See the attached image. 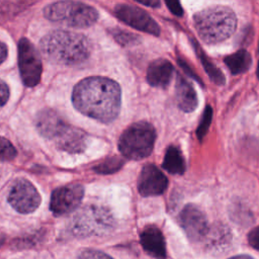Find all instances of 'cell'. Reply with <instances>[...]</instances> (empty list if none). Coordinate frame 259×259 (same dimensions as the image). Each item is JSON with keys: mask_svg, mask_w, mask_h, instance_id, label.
Instances as JSON below:
<instances>
[{"mask_svg": "<svg viewBox=\"0 0 259 259\" xmlns=\"http://www.w3.org/2000/svg\"><path fill=\"white\" fill-rule=\"evenodd\" d=\"M118 84L106 77L94 76L80 81L72 93V101L81 113L101 122L113 121L120 109Z\"/></svg>", "mask_w": 259, "mask_h": 259, "instance_id": "1", "label": "cell"}, {"mask_svg": "<svg viewBox=\"0 0 259 259\" xmlns=\"http://www.w3.org/2000/svg\"><path fill=\"white\" fill-rule=\"evenodd\" d=\"M39 48L49 61L67 66L83 63L91 53V44L85 35L67 30L48 33L41 38Z\"/></svg>", "mask_w": 259, "mask_h": 259, "instance_id": "2", "label": "cell"}, {"mask_svg": "<svg viewBox=\"0 0 259 259\" xmlns=\"http://www.w3.org/2000/svg\"><path fill=\"white\" fill-rule=\"evenodd\" d=\"M193 22L199 37L204 42L213 45L229 38L235 32L237 16L230 7L214 5L196 12Z\"/></svg>", "mask_w": 259, "mask_h": 259, "instance_id": "3", "label": "cell"}, {"mask_svg": "<svg viewBox=\"0 0 259 259\" xmlns=\"http://www.w3.org/2000/svg\"><path fill=\"white\" fill-rule=\"evenodd\" d=\"M114 218L103 205L88 204L75 213L69 223V232L75 237L102 236L113 230Z\"/></svg>", "mask_w": 259, "mask_h": 259, "instance_id": "4", "label": "cell"}, {"mask_svg": "<svg viewBox=\"0 0 259 259\" xmlns=\"http://www.w3.org/2000/svg\"><path fill=\"white\" fill-rule=\"evenodd\" d=\"M45 16L52 20L76 28L91 26L98 19L97 10L85 3L76 1H58L44 8Z\"/></svg>", "mask_w": 259, "mask_h": 259, "instance_id": "5", "label": "cell"}, {"mask_svg": "<svg viewBox=\"0 0 259 259\" xmlns=\"http://www.w3.org/2000/svg\"><path fill=\"white\" fill-rule=\"evenodd\" d=\"M156 131L147 121L131 124L118 140L119 152L130 160H142L148 157L154 148Z\"/></svg>", "mask_w": 259, "mask_h": 259, "instance_id": "6", "label": "cell"}, {"mask_svg": "<svg viewBox=\"0 0 259 259\" xmlns=\"http://www.w3.org/2000/svg\"><path fill=\"white\" fill-rule=\"evenodd\" d=\"M18 66L25 86L33 87L39 83L42 71L41 61L34 46L25 37L18 42Z\"/></svg>", "mask_w": 259, "mask_h": 259, "instance_id": "7", "label": "cell"}, {"mask_svg": "<svg viewBox=\"0 0 259 259\" xmlns=\"http://www.w3.org/2000/svg\"><path fill=\"white\" fill-rule=\"evenodd\" d=\"M7 198L11 206L20 213L34 211L41 200L33 184L24 178H18L12 183Z\"/></svg>", "mask_w": 259, "mask_h": 259, "instance_id": "8", "label": "cell"}, {"mask_svg": "<svg viewBox=\"0 0 259 259\" xmlns=\"http://www.w3.org/2000/svg\"><path fill=\"white\" fill-rule=\"evenodd\" d=\"M115 16L125 24L153 35L160 34V26L144 9L128 4H118L114 8Z\"/></svg>", "mask_w": 259, "mask_h": 259, "instance_id": "9", "label": "cell"}, {"mask_svg": "<svg viewBox=\"0 0 259 259\" xmlns=\"http://www.w3.org/2000/svg\"><path fill=\"white\" fill-rule=\"evenodd\" d=\"M84 195L81 184L73 183L56 188L51 197L50 208L55 215H64L72 212L80 204Z\"/></svg>", "mask_w": 259, "mask_h": 259, "instance_id": "10", "label": "cell"}, {"mask_svg": "<svg viewBox=\"0 0 259 259\" xmlns=\"http://www.w3.org/2000/svg\"><path fill=\"white\" fill-rule=\"evenodd\" d=\"M178 221L190 241H200L208 233V223L204 212L192 203L186 204L182 208Z\"/></svg>", "mask_w": 259, "mask_h": 259, "instance_id": "11", "label": "cell"}, {"mask_svg": "<svg viewBox=\"0 0 259 259\" xmlns=\"http://www.w3.org/2000/svg\"><path fill=\"white\" fill-rule=\"evenodd\" d=\"M168 179L155 165H145L138 178V190L143 196L161 195L167 189Z\"/></svg>", "mask_w": 259, "mask_h": 259, "instance_id": "12", "label": "cell"}, {"mask_svg": "<svg viewBox=\"0 0 259 259\" xmlns=\"http://www.w3.org/2000/svg\"><path fill=\"white\" fill-rule=\"evenodd\" d=\"M68 123L53 109H42L35 117V126L38 133L49 140H56Z\"/></svg>", "mask_w": 259, "mask_h": 259, "instance_id": "13", "label": "cell"}, {"mask_svg": "<svg viewBox=\"0 0 259 259\" xmlns=\"http://www.w3.org/2000/svg\"><path fill=\"white\" fill-rule=\"evenodd\" d=\"M87 134L80 128L68 124L55 140L59 149L71 153H82L87 145Z\"/></svg>", "mask_w": 259, "mask_h": 259, "instance_id": "14", "label": "cell"}, {"mask_svg": "<svg viewBox=\"0 0 259 259\" xmlns=\"http://www.w3.org/2000/svg\"><path fill=\"white\" fill-rule=\"evenodd\" d=\"M143 249L156 259H166V243L164 236L156 226L146 227L140 236Z\"/></svg>", "mask_w": 259, "mask_h": 259, "instance_id": "15", "label": "cell"}, {"mask_svg": "<svg viewBox=\"0 0 259 259\" xmlns=\"http://www.w3.org/2000/svg\"><path fill=\"white\" fill-rule=\"evenodd\" d=\"M175 96L178 107L184 112H192L198 104L197 94L192 84L187 81L180 73L176 75Z\"/></svg>", "mask_w": 259, "mask_h": 259, "instance_id": "16", "label": "cell"}, {"mask_svg": "<svg viewBox=\"0 0 259 259\" xmlns=\"http://www.w3.org/2000/svg\"><path fill=\"white\" fill-rule=\"evenodd\" d=\"M174 72L173 65L166 59H157L153 61L147 70V81L153 87L166 88Z\"/></svg>", "mask_w": 259, "mask_h": 259, "instance_id": "17", "label": "cell"}, {"mask_svg": "<svg viewBox=\"0 0 259 259\" xmlns=\"http://www.w3.org/2000/svg\"><path fill=\"white\" fill-rule=\"evenodd\" d=\"M190 42L210 81L219 86L224 85L226 83V78L223 72L212 63V61L208 58V56L205 54V52L201 49L199 44L194 38H190Z\"/></svg>", "mask_w": 259, "mask_h": 259, "instance_id": "18", "label": "cell"}, {"mask_svg": "<svg viewBox=\"0 0 259 259\" xmlns=\"http://www.w3.org/2000/svg\"><path fill=\"white\" fill-rule=\"evenodd\" d=\"M163 169L173 175H182L186 170L185 160L179 147L171 145L167 148L162 163Z\"/></svg>", "mask_w": 259, "mask_h": 259, "instance_id": "19", "label": "cell"}, {"mask_svg": "<svg viewBox=\"0 0 259 259\" xmlns=\"http://www.w3.org/2000/svg\"><path fill=\"white\" fill-rule=\"evenodd\" d=\"M224 63L227 65L232 75H239L247 72L252 65V57L245 49L228 55L224 58Z\"/></svg>", "mask_w": 259, "mask_h": 259, "instance_id": "20", "label": "cell"}, {"mask_svg": "<svg viewBox=\"0 0 259 259\" xmlns=\"http://www.w3.org/2000/svg\"><path fill=\"white\" fill-rule=\"evenodd\" d=\"M123 165V160L119 157H110L94 167V171L100 174H110L116 172Z\"/></svg>", "mask_w": 259, "mask_h": 259, "instance_id": "21", "label": "cell"}, {"mask_svg": "<svg viewBox=\"0 0 259 259\" xmlns=\"http://www.w3.org/2000/svg\"><path fill=\"white\" fill-rule=\"evenodd\" d=\"M211 119H212V108L210 105L207 104L204 107L200 121L196 128V136H197V139L199 140V142H201L202 139L204 138V136L207 134L209 125L211 123Z\"/></svg>", "mask_w": 259, "mask_h": 259, "instance_id": "22", "label": "cell"}, {"mask_svg": "<svg viewBox=\"0 0 259 259\" xmlns=\"http://www.w3.org/2000/svg\"><path fill=\"white\" fill-rule=\"evenodd\" d=\"M112 36L114 37V39L120 44L121 46L124 47H128V46H133L136 45L140 41V37L137 34H134L130 31L120 29V28H113L110 30Z\"/></svg>", "mask_w": 259, "mask_h": 259, "instance_id": "23", "label": "cell"}, {"mask_svg": "<svg viewBox=\"0 0 259 259\" xmlns=\"http://www.w3.org/2000/svg\"><path fill=\"white\" fill-rule=\"evenodd\" d=\"M16 156V150L14 146L5 138L0 137V160L10 161Z\"/></svg>", "mask_w": 259, "mask_h": 259, "instance_id": "24", "label": "cell"}, {"mask_svg": "<svg viewBox=\"0 0 259 259\" xmlns=\"http://www.w3.org/2000/svg\"><path fill=\"white\" fill-rule=\"evenodd\" d=\"M177 63L179 64V66H180V68L184 71V73L187 75V76H189L191 79H193L194 81H196L198 84H200L201 86H204V84H203V82L201 81V79L199 78V76L193 71V69L189 66V64H187L183 59H181L180 57L179 58H177Z\"/></svg>", "mask_w": 259, "mask_h": 259, "instance_id": "25", "label": "cell"}, {"mask_svg": "<svg viewBox=\"0 0 259 259\" xmlns=\"http://www.w3.org/2000/svg\"><path fill=\"white\" fill-rule=\"evenodd\" d=\"M79 259H112L109 255L99 250H85L80 255Z\"/></svg>", "mask_w": 259, "mask_h": 259, "instance_id": "26", "label": "cell"}, {"mask_svg": "<svg viewBox=\"0 0 259 259\" xmlns=\"http://www.w3.org/2000/svg\"><path fill=\"white\" fill-rule=\"evenodd\" d=\"M248 242L255 250L259 252V226L252 229L248 234Z\"/></svg>", "mask_w": 259, "mask_h": 259, "instance_id": "27", "label": "cell"}, {"mask_svg": "<svg viewBox=\"0 0 259 259\" xmlns=\"http://www.w3.org/2000/svg\"><path fill=\"white\" fill-rule=\"evenodd\" d=\"M166 6L168 7V9L176 16H182L183 15V8L180 4L179 1H175V0H167L165 1Z\"/></svg>", "mask_w": 259, "mask_h": 259, "instance_id": "28", "label": "cell"}, {"mask_svg": "<svg viewBox=\"0 0 259 259\" xmlns=\"http://www.w3.org/2000/svg\"><path fill=\"white\" fill-rule=\"evenodd\" d=\"M9 98V88L7 84L0 80V107H2Z\"/></svg>", "mask_w": 259, "mask_h": 259, "instance_id": "29", "label": "cell"}, {"mask_svg": "<svg viewBox=\"0 0 259 259\" xmlns=\"http://www.w3.org/2000/svg\"><path fill=\"white\" fill-rule=\"evenodd\" d=\"M138 3L145 5V6H150L153 8H157L161 5V2L159 0H148V1H142V0H138Z\"/></svg>", "mask_w": 259, "mask_h": 259, "instance_id": "30", "label": "cell"}, {"mask_svg": "<svg viewBox=\"0 0 259 259\" xmlns=\"http://www.w3.org/2000/svg\"><path fill=\"white\" fill-rule=\"evenodd\" d=\"M7 56V48L4 42L0 40V64H2Z\"/></svg>", "mask_w": 259, "mask_h": 259, "instance_id": "31", "label": "cell"}, {"mask_svg": "<svg viewBox=\"0 0 259 259\" xmlns=\"http://www.w3.org/2000/svg\"><path fill=\"white\" fill-rule=\"evenodd\" d=\"M229 259H253L251 256L249 255H237V256H234V257H231Z\"/></svg>", "mask_w": 259, "mask_h": 259, "instance_id": "32", "label": "cell"}, {"mask_svg": "<svg viewBox=\"0 0 259 259\" xmlns=\"http://www.w3.org/2000/svg\"><path fill=\"white\" fill-rule=\"evenodd\" d=\"M4 241H5V236L0 233V247L4 244Z\"/></svg>", "mask_w": 259, "mask_h": 259, "instance_id": "33", "label": "cell"}, {"mask_svg": "<svg viewBox=\"0 0 259 259\" xmlns=\"http://www.w3.org/2000/svg\"><path fill=\"white\" fill-rule=\"evenodd\" d=\"M256 75H257V78L259 80V61H258V64H257V69H256Z\"/></svg>", "mask_w": 259, "mask_h": 259, "instance_id": "34", "label": "cell"}, {"mask_svg": "<svg viewBox=\"0 0 259 259\" xmlns=\"http://www.w3.org/2000/svg\"><path fill=\"white\" fill-rule=\"evenodd\" d=\"M258 53H259V42H258Z\"/></svg>", "mask_w": 259, "mask_h": 259, "instance_id": "35", "label": "cell"}]
</instances>
